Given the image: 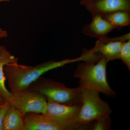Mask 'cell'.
Wrapping results in <instances>:
<instances>
[{
  "instance_id": "cell-12",
  "label": "cell",
  "mask_w": 130,
  "mask_h": 130,
  "mask_svg": "<svg viewBox=\"0 0 130 130\" xmlns=\"http://www.w3.org/2000/svg\"><path fill=\"white\" fill-rule=\"evenodd\" d=\"M24 115L11 105L5 115L3 130H24Z\"/></svg>"
},
{
  "instance_id": "cell-18",
  "label": "cell",
  "mask_w": 130,
  "mask_h": 130,
  "mask_svg": "<svg viewBox=\"0 0 130 130\" xmlns=\"http://www.w3.org/2000/svg\"><path fill=\"white\" fill-rule=\"evenodd\" d=\"M92 1L93 0H80V3L81 5L85 7Z\"/></svg>"
},
{
  "instance_id": "cell-13",
  "label": "cell",
  "mask_w": 130,
  "mask_h": 130,
  "mask_svg": "<svg viewBox=\"0 0 130 130\" xmlns=\"http://www.w3.org/2000/svg\"><path fill=\"white\" fill-rule=\"evenodd\" d=\"M101 15L118 30L130 24V11H117Z\"/></svg>"
},
{
  "instance_id": "cell-1",
  "label": "cell",
  "mask_w": 130,
  "mask_h": 130,
  "mask_svg": "<svg viewBox=\"0 0 130 130\" xmlns=\"http://www.w3.org/2000/svg\"><path fill=\"white\" fill-rule=\"evenodd\" d=\"M83 55L73 59H65L59 61H48L35 67L19 64L18 61L7 63L4 67L5 77L10 91L28 88L32 83L49 71L65 65L85 60Z\"/></svg>"
},
{
  "instance_id": "cell-6",
  "label": "cell",
  "mask_w": 130,
  "mask_h": 130,
  "mask_svg": "<svg viewBox=\"0 0 130 130\" xmlns=\"http://www.w3.org/2000/svg\"><path fill=\"white\" fill-rule=\"evenodd\" d=\"M47 100L46 116L63 125L67 130L79 129L77 119L81 106L64 105L48 98Z\"/></svg>"
},
{
  "instance_id": "cell-11",
  "label": "cell",
  "mask_w": 130,
  "mask_h": 130,
  "mask_svg": "<svg viewBox=\"0 0 130 130\" xmlns=\"http://www.w3.org/2000/svg\"><path fill=\"white\" fill-rule=\"evenodd\" d=\"M18 61V58L12 55L4 46H0V96L8 101L11 93L6 88L5 81L6 78L4 72V67L7 63Z\"/></svg>"
},
{
  "instance_id": "cell-15",
  "label": "cell",
  "mask_w": 130,
  "mask_h": 130,
  "mask_svg": "<svg viewBox=\"0 0 130 130\" xmlns=\"http://www.w3.org/2000/svg\"><path fill=\"white\" fill-rule=\"evenodd\" d=\"M120 59L130 70V40L124 42L120 51Z\"/></svg>"
},
{
  "instance_id": "cell-22",
  "label": "cell",
  "mask_w": 130,
  "mask_h": 130,
  "mask_svg": "<svg viewBox=\"0 0 130 130\" xmlns=\"http://www.w3.org/2000/svg\"><path fill=\"white\" fill-rule=\"evenodd\" d=\"M0 39H1V38H0Z\"/></svg>"
},
{
  "instance_id": "cell-21",
  "label": "cell",
  "mask_w": 130,
  "mask_h": 130,
  "mask_svg": "<svg viewBox=\"0 0 130 130\" xmlns=\"http://www.w3.org/2000/svg\"><path fill=\"white\" fill-rule=\"evenodd\" d=\"M1 107V106H0V107Z\"/></svg>"
},
{
  "instance_id": "cell-3",
  "label": "cell",
  "mask_w": 130,
  "mask_h": 130,
  "mask_svg": "<svg viewBox=\"0 0 130 130\" xmlns=\"http://www.w3.org/2000/svg\"><path fill=\"white\" fill-rule=\"evenodd\" d=\"M28 89L39 92L55 102L70 106H81L82 88H68L53 79L40 77Z\"/></svg>"
},
{
  "instance_id": "cell-16",
  "label": "cell",
  "mask_w": 130,
  "mask_h": 130,
  "mask_svg": "<svg viewBox=\"0 0 130 130\" xmlns=\"http://www.w3.org/2000/svg\"><path fill=\"white\" fill-rule=\"evenodd\" d=\"M11 106L9 102L6 101L3 105L0 107V130L3 129V123L5 115L8 109Z\"/></svg>"
},
{
  "instance_id": "cell-4",
  "label": "cell",
  "mask_w": 130,
  "mask_h": 130,
  "mask_svg": "<svg viewBox=\"0 0 130 130\" xmlns=\"http://www.w3.org/2000/svg\"><path fill=\"white\" fill-rule=\"evenodd\" d=\"M100 92L82 88L81 104L77 121L79 129L96 120L110 116L112 110L108 103L100 97Z\"/></svg>"
},
{
  "instance_id": "cell-20",
  "label": "cell",
  "mask_w": 130,
  "mask_h": 130,
  "mask_svg": "<svg viewBox=\"0 0 130 130\" xmlns=\"http://www.w3.org/2000/svg\"><path fill=\"white\" fill-rule=\"evenodd\" d=\"M11 0H0V2H8Z\"/></svg>"
},
{
  "instance_id": "cell-2",
  "label": "cell",
  "mask_w": 130,
  "mask_h": 130,
  "mask_svg": "<svg viewBox=\"0 0 130 130\" xmlns=\"http://www.w3.org/2000/svg\"><path fill=\"white\" fill-rule=\"evenodd\" d=\"M108 62L102 56L97 59L83 61L79 63L73 74L74 77L79 79V86L114 97L116 93L109 86L107 80L106 67Z\"/></svg>"
},
{
  "instance_id": "cell-19",
  "label": "cell",
  "mask_w": 130,
  "mask_h": 130,
  "mask_svg": "<svg viewBox=\"0 0 130 130\" xmlns=\"http://www.w3.org/2000/svg\"><path fill=\"white\" fill-rule=\"evenodd\" d=\"M5 101H6V100H4L3 98L0 96V106H1L2 105H3Z\"/></svg>"
},
{
  "instance_id": "cell-5",
  "label": "cell",
  "mask_w": 130,
  "mask_h": 130,
  "mask_svg": "<svg viewBox=\"0 0 130 130\" xmlns=\"http://www.w3.org/2000/svg\"><path fill=\"white\" fill-rule=\"evenodd\" d=\"M10 92L11 96L7 101L24 115L28 113L46 112L47 98L41 93L28 88Z\"/></svg>"
},
{
  "instance_id": "cell-9",
  "label": "cell",
  "mask_w": 130,
  "mask_h": 130,
  "mask_svg": "<svg viewBox=\"0 0 130 130\" xmlns=\"http://www.w3.org/2000/svg\"><path fill=\"white\" fill-rule=\"evenodd\" d=\"M85 7L91 15L130 11V0H93Z\"/></svg>"
},
{
  "instance_id": "cell-7",
  "label": "cell",
  "mask_w": 130,
  "mask_h": 130,
  "mask_svg": "<svg viewBox=\"0 0 130 130\" xmlns=\"http://www.w3.org/2000/svg\"><path fill=\"white\" fill-rule=\"evenodd\" d=\"M98 39L95 46L90 50V51L94 53L100 54L109 62L120 59L123 42L130 40V33L113 38L106 37Z\"/></svg>"
},
{
  "instance_id": "cell-14",
  "label": "cell",
  "mask_w": 130,
  "mask_h": 130,
  "mask_svg": "<svg viewBox=\"0 0 130 130\" xmlns=\"http://www.w3.org/2000/svg\"><path fill=\"white\" fill-rule=\"evenodd\" d=\"M111 120L110 116H105L96 120L85 126V129L107 130L111 129Z\"/></svg>"
},
{
  "instance_id": "cell-17",
  "label": "cell",
  "mask_w": 130,
  "mask_h": 130,
  "mask_svg": "<svg viewBox=\"0 0 130 130\" xmlns=\"http://www.w3.org/2000/svg\"><path fill=\"white\" fill-rule=\"evenodd\" d=\"M8 35L6 31L3 30L0 27V38L6 37Z\"/></svg>"
},
{
  "instance_id": "cell-10",
  "label": "cell",
  "mask_w": 130,
  "mask_h": 130,
  "mask_svg": "<svg viewBox=\"0 0 130 130\" xmlns=\"http://www.w3.org/2000/svg\"><path fill=\"white\" fill-rule=\"evenodd\" d=\"M114 29V27L101 14H92L91 22L84 26L82 31L86 36L100 39L106 37Z\"/></svg>"
},
{
  "instance_id": "cell-8",
  "label": "cell",
  "mask_w": 130,
  "mask_h": 130,
  "mask_svg": "<svg viewBox=\"0 0 130 130\" xmlns=\"http://www.w3.org/2000/svg\"><path fill=\"white\" fill-rule=\"evenodd\" d=\"M24 130H67L63 125L45 114L28 113L24 115Z\"/></svg>"
}]
</instances>
